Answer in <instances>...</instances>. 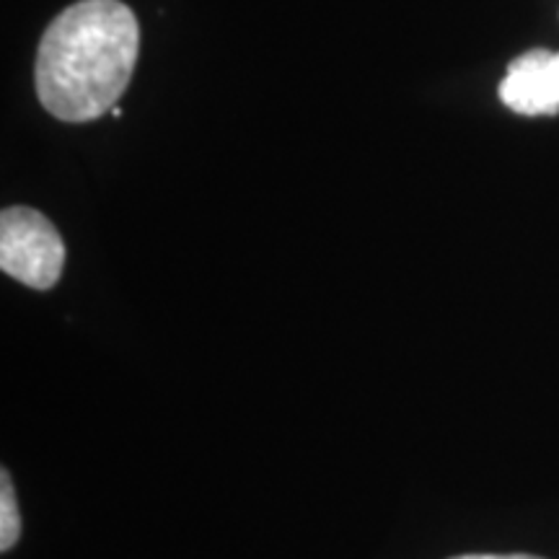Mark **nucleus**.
<instances>
[{"mask_svg": "<svg viewBox=\"0 0 559 559\" xmlns=\"http://www.w3.org/2000/svg\"><path fill=\"white\" fill-rule=\"evenodd\" d=\"M498 94L502 104L515 115H559V52H523L508 66Z\"/></svg>", "mask_w": 559, "mask_h": 559, "instance_id": "3", "label": "nucleus"}, {"mask_svg": "<svg viewBox=\"0 0 559 559\" xmlns=\"http://www.w3.org/2000/svg\"><path fill=\"white\" fill-rule=\"evenodd\" d=\"M21 536V515L16 506V492H13L11 474L0 472V549L9 551Z\"/></svg>", "mask_w": 559, "mask_h": 559, "instance_id": "4", "label": "nucleus"}, {"mask_svg": "<svg viewBox=\"0 0 559 559\" xmlns=\"http://www.w3.org/2000/svg\"><path fill=\"white\" fill-rule=\"evenodd\" d=\"M66 267V243L39 210L5 207L0 213V270L26 288L50 290Z\"/></svg>", "mask_w": 559, "mask_h": 559, "instance_id": "2", "label": "nucleus"}, {"mask_svg": "<svg viewBox=\"0 0 559 559\" xmlns=\"http://www.w3.org/2000/svg\"><path fill=\"white\" fill-rule=\"evenodd\" d=\"M140 50L135 13L122 0H79L39 39L34 86L62 122H94L128 91Z\"/></svg>", "mask_w": 559, "mask_h": 559, "instance_id": "1", "label": "nucleus"}, {"mask_svg": "<svg viewBox=\"0 0 559 559\" xmlns=\"http://www.w3.org/2000/svg\"><path fill=\"white\" fill-rule=\"evenodd\" d=\"M451 559H542V557H531V555H461V557H451Z\"/></svg>", "mask_w": 559, "mask_h": 559, "instance_id": "5", "label": "nucleus"}]
</instances>
